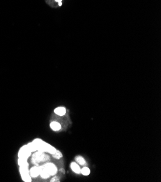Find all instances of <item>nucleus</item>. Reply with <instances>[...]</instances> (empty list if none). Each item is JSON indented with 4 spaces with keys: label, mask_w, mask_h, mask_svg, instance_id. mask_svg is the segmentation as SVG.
Wrapping results in <instances>:
<instances>
[{
    "label": "nucleus",
    "mask_w": 161,
    "mask_h": 182,
    "mask_svg": "<svg viewBox=\"0 0 161 182\" xmlns=\"http://www.w3.org/2000/svg\"><path fill=\"white\" fill-rule=\"evenodd\" d=\"M41 168L47 171L50 176H53L57 173V168L56 167L55 165H53L51 163H47L46 164L43 165Z\"/></svg>",
    "instance_id": "2"
},
{
    "label": "nucleus",
    "mask_w": 161,
    "mask_h": 182,
    "mask_svg": "<svg viewBox=\"0 0 161 182\" xmlns=\"http://www.w3.org/2000/svg\"><path fill=\"white\" fill-rule=\"evenodd\" d=\"M20 173L24 181H31V176H30L28 167H20Z\"/></svg>",
    "instance_id": "4"
},
{
    "label": "nucleus",
    "mask_w": 161,
    "mask_h": 182,
    "mask_svg": "<svg viewBox=\"0 0 161 182\" xmlns=\"http://www.w3.org/2000/svg\"><path fill=\"white\" fill-rule=\"evenodd\" d=\"M80 173H82V175H84V176H88V175L90 173V168H89L84 167V168H82V169H81Z\"/></svg>",
    "instance_id": "13"
},
{
    "label": "nucleus",
    "mask_w": 161,
    "mask_h": 182,
    "mask_svg": "<svg viewBox=\"0 0 161 182\" xmlns=\"http://www.w3.org/2000/svg\"><path fill=\"white\" fill-rule=\"evenodd\" d=\"M54 112L59 116H63L66 114V108L64 107H59L54 110Z\"/></svg>",
    "instance_id": "7"
},
{
    "label": "nucleus",
    "mask_w": 161,
    "mask_h": 182,
    "mask_svg": "<svg viewBox=\"0 0 161 182\" xmlns=\"http://www.w3.org/2000/svg\"><path fill=\"white\" fill-rule=\"evenodd\" d=\"M56 151V148L53 147L51 145H50L48 143H46V147H45V152H47V153H51V155H53V153H55Z\"/></svg>",
    "instance_id": "8"
},
{
    "label": "nucleus",
    "mask_w": 161,
    "mask_h": 182,
    "mask_svg": "<svg viewBox=\"0 0 161 182\" xmlns=\"http://www.w3.org/2000/svg\"><path fill=\"white\" fill-rule=\"evenodd\" d=\"M46 3H48L49 4L50 6H51L52 7H59L58 3L56 2L55 0H46Z\"/></svg>",
    "instance_id": "14"
},
{
    "label": "nucleus",
    "mask_w": 161,
    "mask_h": 182,
    "mask_svg": "<svg viewBox=\"0 0 161 182\" xmlns=\"http://www.w3.org/2000/svg\"><path fill=\"white\" fill-rule=\"evenodd\" d=\"M40 168H41L40 175L41 176V177H42L43 179H47V178H49V177L50 176V175L49 174V173H48L47 171H46V170H44V168H42L41 167H40Z\"/></svg>",
    "instance_id": "12"
},
{
    "label": "nucleus",
    "mask_w": 161,
    "mask_h": 182,
    "mask_svg": "<svg viewBox=\"0 0 161 182\" xmlns=\"http://www.w3.org/2000/svg\"><path fill=\"white\" fill-rule=\"evenodd\" d=\"M18 165H20V167H28V163L27 162V160L25 159H18Z\"/></svg>",
    "instance_id": "11"
},
{
    "label": "nucleus",
    "mask_w": 161,
    "mask_h": 182,
    "mask_svg": "<svg viewBox=\"0 0 161 182\" xmlns=\"http://www.w3.org/2000/svg\"><path fill=\"white\" fill-rule=\"evenodd\" d=\"M30 154H31V152L28 148L27 145H24V146L21 147L19 153H18V158L25 159V160H28V158L30 156Z\"/></svg>",
    "instance_id": "3"
},
{
    "label": "nucleus",
    "mask_w": 161,
    "mask_h": 182,
    "mask_svg": "<svg viewBox=\"0 0 161 182\" xmlns=\"http://www.w3.org/2000/svg\"><path fill=\"white\" fill-rule=\"evenodd\" d=\"M40 172H41V168L38 166H34V167L31 168V169L29 170L30 176L33 178H35L40 175Z\"/></svg>",
    "instance_id": "5"
},
{
    "label": "nucleus",
    "mask_w": 161,
    "mask_h": 182,
    "mask_svg": "<svg viewBox=\"0 0 161 182\" xmlns=\"http://www.w3.org/2000/svg\"><path fill=\"white\" fill-rule=\"evenodd\" d=\"M49 160V157L44 154V153L41 151H35L33 154L32 158V162L34 164H38L40 162H46Z\"/></svg>",
    "instance_id": "1"
},
{
    "label": "nucleus",
    "mask_w": 161,
    "mask_h": 182,
    "mask_svg": "<svg viewBox=\"0 0 161 182\" xmlns=\"http://www.w3.org/2000/svg\"><path fill=\"white\" fill-rule=\"evenodd\" d=\"M27 147L29 149V150L30 152H35V151H37V148L35 147V144L33 143V141L32 142H30V143H29V144H27Z\"/></svg>",
    "instance_id": "15"
},
{
    "label": "nucleus",
    "mask_w": 161,
    "mask_h": 182,
    "mask_svg": "<svg viewBox=\"0 0 161 182\" xmlns=\"http://www.w3.org/2000/svg\"><path fill=\"white\" fill-rule=\"evenodd\" d=\"M75 160H76L77 163H79L81 165H84L86 164V161H85V158L82 156H77L75 158Z\"/></svg>",
    "instance_id": "10"
},
{
    "label": "nucleus",
    "mask_w": 161,
    "mask_h": 182,
    "mask_svg": "<svg viewBox=\"0 0 161 182\" xmlns=\"http://www.w3.org/2000/svg\"><path fill=\"white\" fill-rule=\"evenodd\" d=\"M56 2L58 3V4H59V7H61L62 5V0H55Z\"/></svg>",
    "instance_id": "18"
},
{
    "label": "nucleus",
    "mask_w": 161,
    "mask_h": 182,
    "mask_svg": "<svg viewBox=\"0 0 161 182\" xmlns=\"http://www.w3.org/2000/svg\"><path fill=\"white\" fill-rule=\"evenodd\" d=\"M50 127H51V129L53 131H59V130L61 129V128H62L60 124L58 123V122H56V121H53V122H51V123L50 124Z\"/></svg>",
    "instance_id": "6"
},
{
    "label": "nucleus",
    "mask_w": 161,
    "mask_h": 182,
    "mask_svg": "<svg viewBox=\"0 0 161 182\" xmlns=\"http://www.w3.org/2000/svg\"><path fill=\"white\" fill-rule=\"evenodd\" d=\"M51 181L53 182V181H59V179L58 178V177H56V176H55V177H53L51 180Z\"/></svg>",
    "instance_id": "17"
},
{
    "label": "nucleus",
    "mask_w": 161,
    "mask_h": 182,
    "mask_svg": "<svg viewBox=\"0 0 161 182\" xmlns=\"http://www.w3.org/2000/svg\"><path fill=\"white\" fill-rule=\"evenodd\" d=\"M71 168L72 170H73L74 173H80V171H81V168H79V165L76 163H71Z\"/></svg>",
    "instance_id": "9"
},
{
    "label": "nucleus",
    "mask_w": 161,
    "mask_h": 182,
    "mask_svg": "<svg viewBox=\"0 0 161 182\" xmlns=\"http://www.w3.org/2000/svg\"><path fill=\"white\" fill-rule=\"evenodd\" d=\"M53 157L54 158L56 159H61L62 158V153L60 152V151H59V150H56L55 153H53L52 155Z\"/></svg>",
    "instance_id": "16"
}]
</instances>
